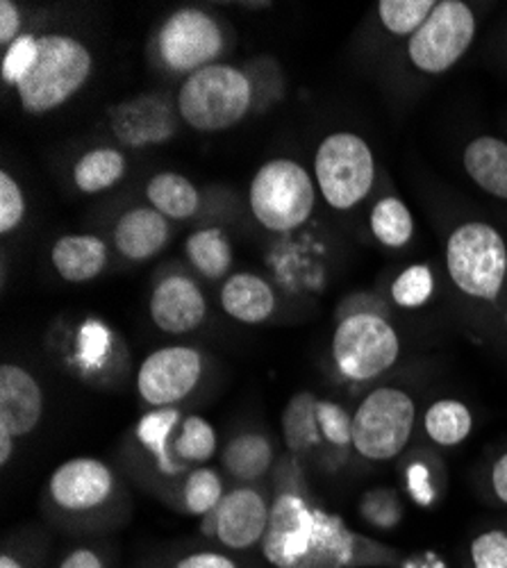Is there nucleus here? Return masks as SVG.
Wrapping results in <instances>:
<instances>
[{
	"mask_svg": "<svg viewBox=\"0 0 507 568\" xmlns=\"http://www.w3.org/2000/svg\"><path fill=\"white\" fill-rule=\"evenodd\" d=\"M372 232L383 246H389V248L405 246L414 234V219L407 205L396 196H387L378 201L372 212Z\"/></svg>",
	"mask_w": 507,
	"mask_h": 568,
	"instance_id": "obj_30",
	"label": "nucleus"
},
{
	"mask_svg": "<svg viewBox=\"0 0 507 568\" xmlns=\"http://www.w3.org/2000/svg\"><path fill=\"white\" fill-rule=\"evenodd\" d=\"M158 49L171 71L196 73L223 53V32L207 12L184 8L162 26Z\"/></svg>",
	"mask_w": 507,
	"mask_h": 568,
	"instance_id": "obj_9",
	"label": "nucleus"
},
{
	"mask_svg": "<svg viewBox=\"0 0 507 568\" xmlns=\"http://www.w3.org/2000/svg\"><path fill=\"white\" fill-rule=\"evenodd\" d=\"M359 514L372 528L392 530L400 524L403 507H400V500L394 491L376 489V491L364 494V498L359 503Z\"/></svg>",
	"mask_w": 507,
	"mask_h": 568,
	"instance_id": "obj_35",
	"label": "nucleus"
},
{
	"mask_svg": "<svg viewBox=\"0 0 507 568\" xmlns=\"http://www.w3.org/2000/svg\"><path fill=\"white\" fill-rule=\"evenodd\" d=\"M491 489L496 498L507 505V453H503L491 468Z\"/></svg>",
	"mask_w": 507,
	"mask_h": 568,
	"instance_id": "obj_44",
	"label": "nucleus"
},
{
	"mask_svg": "<svg viewBox=\"0 0 507 568\" xmlns=\"http://www.w3.org/2000/svg\"><path fill=\"white\" fill-rule=\"evenodd\" d=\"M125 169L128 162L123 153L114 149H94L78 160L73 169V182L82 194H101L125 175Z\"/></svg>",
	"mask_w": 507,
	"mask_h": 568,
	"instance_id": "obj_26",
	"label": "nucleus"
},
{
	"mask_svg": "<svg viewBox=\"0 0 507 568\" xmlns=\"http://www.w3.org/2000/svg\"><path fill=\"white\" fill-rule=\"evenodd\" d=\"M110 125L130 149L164 144L178 128L166 97H140L110 110Z\"/></svg>",
	"mask_w": 507,
	"mask_h": 568,
	"instance_id": "obj_14",
	"label": "nucleus"
},
{
	"mask_svg": "<svg viewBox=\"0 0 507 568\" xmlns=\"http://www.w3.org/2000/svg\"><path fill=\"white\" fill-rule=\"evenodd\" d=\"M316 420L321 437L337 448L353 446V416L333 400L316 403Z\"/></svg>",
	"mask_w": 507,
	"mask_h": 568,
	"instance_id": "obj_36",
	"label": "nucleus"
},
{
	"mask_svg": "<svg viewBox=\"0 0 507 568\" xmlns=\"http://www.w3.org/2000/svg\"><path fill=\"white\" fill-rule=\"evenodd\" d=\"M465 169L487 194L507 201V144L503 139H474L465 149Z\"/></svg>",
	"mask_w": 507,
	"mask_h": 568,
	"instance_id": "obj_21",
	"label": "nucleus"
},
{
	"mask_svg": "<svg viewBox=\"0 0 507 568\" xmlns=\"http://www.w3.org/2000/svg\"><path fill=\"white\" fill-rule=\"evenodd\" d=\"M19 30H21L19 8L10 3V0H3V3H0V43L10 45L14 39L21 37Z\"/></svg>",
	"mask_w": 507,
	"mask_h": 568,
	"instance_id": "obj_42",
	"label": "nucleus"
},
{
	"mask_svg": "<svg viewBox=\"0 0 507 568\" xmlns=\"http://www.w3.org/2000/svg\"><path fill=\"white\" fill-rule=\"evenodd\" d=\"M424 430L437 446H459L474 430V414L465 403L444 398L426 409Z\"/></svg>",
	"mask_w": 507,
	"mask_h": 568,
	"instance_id": "obj_25",
	"label": "nucleus"
},
{
	"mask_svg": "<svg viewBox=\"0 0 507 568\" xmlns=\"http://www.w3.org/2000/svg\"><path fill=\"white\" fill-rule=\"evenodd\" d=\"M435 277L426 264L405 268L392 284V298L405 310L422 307L433 298Z\"/></svg>",
	"mask_w": 507,
	"mask_h": 568,
	"instance_id": "obj_33",
	"label": "nucleus"
},
{
	"mask_svg": "<svg viewBox=\"0 0 507 568\" xmlns=\"http://www.w3.org/2000/svg\"><path fill=\"white\" fill-rule=\"evenodd\" d=\"M60 568H105V564H103V559L94 550L78 548V550L69 552L62 559Z\"/></svg>",
	"mask_w": 507,
	"mask_h": 568,
	"instance_id": "obj_43",
	"label": "nucleus"
},
{
	"mask_svg": "<svg viewBox=\"0 0 507 568\" xmlns=\"http://www.w3.org/2000/svg\"><path fill=\"white\" fill-rule=\"evenodd\" d=\"M173 568H240V566L227 555L212 552V550H201V552H192L187 557L178 559Z\"/></svg>",
	"mask_w": 507,
	"mask_h": 568,
	"instance_id": "obj_41",
	"label": "nucleus"
},
{
	"mask_svg": "<svg viewBox=\"0 0 507 568\" xmlns=\"http://www.w3.org/2000/svg\"><path fill=\"white\" fill-rule=\"evenodd\" d=\"M400 355V337L381 314H348L333 337L337 371L355 383H368L389 371Z\"/></svg>",
	"mask_w": 507,
	"mask_h": 568,
	"instance_id": "obj_7",
	"label": "nucleus"
},
{
	"mask_svg": "<svg viewBox=\"0 0 507 568\" xmlns=\"http://www.w3.org/2000/svg\"><path fill=\"white\" fill-rule=\"evenodd\" d=\"M51 260L62 280L82 284L105 271L108 246L97 234H67L53 246Z\"/></svg>",
	"mask_w": 507,
	"mask_h": 568,
	"instance_id": "obj_19",
	"label": "nucleus"
},
{
	"mask_svg": "<svg viewBox=\"0 0 507 568\" xmlns=\"http://www.w3.org/2000/svg\"><path fill=\"white\" fill-rule=\"evenodd\" d=\"M433 0H381L378 14L392 34H414L433 14Z\"/></svg>",
	"mask_w": 507,
	"mask_h": 568,
	"instance_id": "obj_31",
	"label": "nucleus"
},
{
	"mask_svg": "<svg viewBox=\"0 0 507 568\" xmlns=\"http://www.w3.org/2000/svg\"><path fill=\"white\" fill-rule=\"evenodd\" d=\"M178 423H182V416L175 407H158L144 414L140 423H136V439L155 457L158 468L164 476H178L184 468V464L178 462L173 455V437Z\"/></svg>",
	"mask_w": 507,
	"mask_h": 568,
	"instance_id": "obj_22",
	"label": "nucleus"
},
{
	"mask_svg": "<svg viewBox=\"0 0 507 568\" xmlns=\"http://www.w3.org/2000/svg\"><path fill=\"white\" fill-rule=\"evenodd\" d=\"M201 375L203 357L196 348L166 346L144 359L136 373V392L153 407H171L199 387Z\"/></svg>",
	"mask_w": 507,
	"mask_h": 568,
	"instance_id": "obj_10",
	"label": "nucleus"
},
{
	"mask_svg": "<svg viewBox=\"0 0 507 568\" xmlns=\"http://www.w3.org/2000/svg\"><path fill=\"white\" fill-rule=\"evenodd\" d=\"M314 201V182L294 160L266 162L251 182V212L273 232H290L303 225L312 216Z\"/></svg>",
	"mask_w": 507,
	"mask_h": 568,
	"instance_id": "obj_6",
	"label": "nucleus"
},
{
	"mask_svg": "<svg viewBox=\"0 0 507 568\" xmlns=\"http://www.w3.org/2000/svg\"><path fill=\"white\" fill-rule=\"evenodd\" d=\"M474 37V10L463 0H442L426 23L409 37V62L430 75L444 73L469 51Z\"/></svg>",
	"mask_w": 507,
	"mask_h": 568,
	"instance_id": "obj_8",
	"label": "nucleus"
},
{
	"mask_svg": "<svg viewBox=\"0 0 507 568\" xmlns=\"http://www.w3.org/2000/svg\"><path fill=\"white\" fill-rule=\"evenodd\" d=\"M505 325H507V310H505Z\"/></svg>",
	"mask_w": 507,
	"mask_h": 568,
	"instance_id": "obj_48",
	"label": "nucleus"
},
{
	"mask_svg": "<svg viewBox=\"0 0 507 568\" xmlns=\"http://www.w3.org/2000/svg\"><path fill=\"white\" fill-rule=\"evenodd\" d=\"M223 483L212 468H196L184 483V507L194 516H207L223 500Z\"/></svg>",
	"mask_w": 507,
	"mask_h": 568,
	"instance_id": "obj_32",
	"label": "nucleus"
},
{
	"mask_svg": "<svg viewBox=\"0 0 507 568\" xmlns=\"http://www.w3.org/2000/svg\"><path fill=\"white\" fill-rule=\"evenodd\" d=\"M474 568H507V532L487 530L471 541L469 548Z\"/></svg>",
	"mask_w": 507,
	"mask_h": 568,
	"instance_id": "obj_38",
	"label": "nucleus"
},
{
	"mask_svg": "<svg viewBox=\"0 0 507 568\" xmlns=\"http://www.w3.org/2000/svg\"><path fill=\"white\" fill-rule=\"evenodd\" d=\"M39 55V37L32 34H21L14 39L8 51L3 55V67H0V73H3V82L19 87V82L30 73Z\"/></svg>",
	"mask_w": 507,
	"mask_h": 568,
	"instance_id": "obj_37",
	"label": "nucleus"
},
{
	"mask_svg": "<svg viewBox=\"0 0 507 568\" xmlns=\"http://www.w3.org/2000/svg\"><path fill=\"white\" fill-rule=\"evenodd\" d=\"M271 507L260 491L240 487L223 496L214 511L203 520V532L216 537L230 550H246L262 544L268 526Z\"/></svg>",
	"mask_w": 507,
	"mask_h": 568,
	"instance_id": "obj_12",
	"label": "nucleus"
},
{
	"mask_svg": "<svg viewBox=\"0 0 507 568\" xmlns=\"http://www.w3.org/2000/svg\"><path fill=\"white\" fill-rule=\"evenodd\" d=\"M223 468L235 480L251 483L262 478L273 464V448L264 435L246 433L235 439H230L223 450Z\"/></svg>",
	"mask_w": 507,
	"mask_h": 568,
	"instance_id": "obj_24",
	"label": "nucleus"
},
{
	"mask_svg": "<svg viewBox=\"0 0 507 568\" xmlns=\"http://www.w3.org/2000/svg\"><path fill=\"white\" fill-rule=\"evenodd\" d=\"M43 414V394L34 377L14 364L0 366V428L14 437L30 435Z\"/></svg>",
	"mask_w": 507,
	"mask_h": 568,
	"instance_id": "obj_17",
	"label": "nucleus"
},
{
	"mask_svg": "<svg viewBox=\"0 0 507 568\" xmlns=\"http://www.w3.org/2000/svg\"><path fill=\"white\" fill-rule=\"evenodd\" d=\"M314 178L331 207L353 210L374 186V153L359 134H328L316 149Z\"/></svg>",
	"mask_w": 507,
	"mask_h": 568,
	"instance_id": "obj_5",
	"label": "nucleus"
},
{
	"mask_svg": "<svg viewBox=\"0 0 507 568\" xmlns=\"http://www.w3.org/2000/svg\"><path fill=\"white\" fill-rule=\"evenodd\" d=\"M110 351H112L110 327L97 318H89L87 323H82L78 333V353H75L78 362L89 371H97L105 364Z\"/></svg>",
	"mask_w": 507,
	"mask_h": 568,
	"instance_id": "obj_34",
	"label": "nucleus"
},
{
	"mask_svg": "<svg viewBox=\"0 0 507 568\" xmlns=\"http://www.w3.org/2000/svg\"><path fill=\"white\" fill-rule=\"evenodd\" d=\"M405 485L409 498L417 503L419 507H430L437 498V489L433 483V473L426 464L422 462H412L405 470Z\"/></svg>",
	"mask_w": 507,
	"mask_h": 568,
	"instance_id": "obj_40",
	"label": "nucleus"
},
{
	"mask_svg": "<svg viewBox=\"0 0 507 568\" xmlns=\"http://www.w3.org/2000/svg\"><path fill=\"white\" fill-rule=\"evenodd\" d=\"M251 78L230 64H210L184 80L178 93L182 121L199 132L237 125L253 105Z\"/></svg>",
	"mask_w": 507,
	"mask_h": 568,
	"instance_id": "obj_1",
	"label": "nucleus"
},
{
	"mask_svg": "<svg viewBox=\"0 0 507 568\" xmlns=\"http://www.w3.org/2000/svg\"><path fill=\"white\" fill-rule=\"evenodd\" d=\"M216 453V430L203 416L182 418L180 430L173 437V455L184 466L210 462Z\"/></svg>",
	"mask_w": 507,
	"mask_h": 568,
	"instance_id": "obj_29",
	"label": "nucleus"
},
{
	"mask_svg": "<svg viewBox=\"0 0 507 568\" xmlns=\"http://www.w3.org/2000/svg\"><path fill=\"white\" fill-rule=\"evenodd\" d=\"M316 530V509L301 494H278L268 511L262 557L273 568H298L307 557Z\"/></svg>",
	"mask_w": 507,
	"mask_h": 568,
	"instance_id": "obj_11",
	"label": "nucleus"
},
{
	"mask_svg": "<svg viewBox=\"0 0 507 568\" xmlns=\"http://www.w3.org/2000/svg\"><path fill=\"white\" fill-rule=\"evenodd\" d=\"M446 268L459 292L491 303L507 277V244L489 223H465L448 236Z\"/></svg>",
	"mask_w": 507,
	"mask_h": 568,
	"instance_id": "obj_3",
	"label": "nucleus"
},
{
	"mask_svg": "<svg viewBox=\"0 0 507 568\" xmlns=\"http://www.w3.org/2000/svg\"><path fill=\"white\" fill-rule=\"evenodd\" d=\"M366 541L357 539L355 532L337 514H328L324 509H316V530L310 546L307 557L298 564V568H355L364 566V555H374L381 548H364Z\"/></svg>",
	"mask_w": 507,
	"mask_h": 568,
	"instance_id": "obj_16",
	"label": "nucleus"
},
{
	"mask_svg": "<svg viewBox=\"0 0 507 568\" xmlns=\"http://www.w3.org/2000/svg\"><path fill=\"white\" fill-rule=\"evenodd\" d=\"M14 435L8 428H0V464L8 466V462L12 459L14 453Z\"/></svg>",
	"mask_w": 507,
	"mask_h": 568,
	"instance_id": "obj_45",
	"label": "nucleus"
},
{
	"mask_svg": "<svg viewBox=\"0 0 507 568\" xmlns=\"http://www.w3.org/2000/svg\"><path fill=\"white\" fill-rule=\"evenodd\" d=\"M316 398L310 392L296 394L283 412V437L292 453H303L321 444V430L316 420Z\"/></svg>",
	"mask_w": 507,
	"mask_h": 568,
	"instance_id": "obj_28",
	"label": "nucleus"
},
{
	"mask_svg": "<svg viewBox=\"0 0 507 568\" xmlns=\"http://www.w3.org/2000/svg\"><path fill=\"white\" fill-rule=\"evenodd\" d=\"M51 498L67 511H89L105 505L114 491V476L108 464L94 457L64 462L49 483Z\"/></svg>",
	"mask_w": 507,
	"mask_h": 568,
	"instance_id": "obj_13",
	"label": "nucleus"
},
{
	"mask_svg": "<svg viewBox=\"0 0 507 568\" xmlns=\"http://www.w3.org/2000/svg\"><path fill=\"white\" fill-rule=\"evenodd\" d=\"M87 45L67 34L39 37V55L17 91L28 114H45L64 105L91 75Z\"/></svg>",
	"mask_w": 507,
	"mask_h": 568,
	"instance_id": "obj_2",
	"label": "nucleus"
},
{
	"mask_svg": "<svg viewBox=\"0 0 507 568\" xmlns=\"http://www.w3.org/2000/svg\"><path fill=\"white\" fill-rule=\"evenodd\" d=\"M207 303L199 284L184 275L164 277L151 296V318L166 335H187L203 325Z\"/></svg>",
	"mask_w": 507,
	"mask_h": 568,
	"instance_id": "obj_15",
	"label": "nucleus"
},
{
	"mask_svg": "<svg viewBox=\"0 0 507 568\" xmlns=\"http://www.w3.org/2000/svg\"><path fill=\"white\" fill-rule=\"evenodd\" d=\"M26 216V199L10 173H0V232L8 234L21 225Z\"/></svg>",
	"mask_w": 507,
	"mask_h": 568,
	"instance_id": "obj_39",
	"label": "nucleus"
},
{
	"mask_svg": "<svg viewBox=\"0 0 507 568\" xmlns=\"http://www.w3.org/2000/svg\"><path fill=\"white\" fill-rule=\"evenodd\" d=\"M187 257L207 280H221L233 266V248L219 227H205L187 240Z\"/></svg>",
	"mask_w": 507,
	"mask_h": 568,
	"instance_id": "obj_27",
	"label": "nucleus"
},
{
	"mask_svg": "<svg viewBox=\"0 0 507 568\" xmlns=\"http://www.w3.org/2000/svg\"><path fill=\"white\" fill-rule=\"evenodd\" d=\"M146 196L153 210L175 221L192 219L201 207L199 189L184 175H178L171 171L158 173L155 178H151L146 186Z\"/></svg>",
	"mask_w": 507,
	"mask_h": 568,
	"instance_id": "obj_23",
	"label": "nucleus"
},
{
	"mask_svg": "<svg viewBox=\"0 0 507 568\" xmlns=\"http://www.w3.org/2000/svg\"><path fill=\"white\" fill-rule=\"evenodd\" d=\"M0 568H26V566L12 555H3V557H0Z\"/></svg>",
	"mask_w": 507,
	"mask_h": 568,
	"instance_id": "obj_47",
	"label": "nucleus"
},
{
	"mask_svg": "<svg viewBox=\"0 0 507 568\" xmlns=\"http://www.w3.org/2000/svg\"><path fill=\"white\" fill-rule=\"evenodd\" d=\"M169 221L153 207H132L116 221L114 246L132 262H146L169 244Z\"/></svg>",
	"mask_w": 507,
	"mask_h": 568,
	"instance_id": "obj_18",
	"label": "nucleus"
},
{
	"mask_svg": "<svg viewBox=\"0 0 507 568\" xmlns=\"http://www.w3.org/2000/svg\"><path fill=\"white\" fill-rule=\"evenodd\" d=\"M403 568H446L444 561L437 557V555H422L417 559H409Z\"/></svg>",
	"mask_w": 507,
	"mask_h": 568,
	"instance_id": "obj_46",
	"label": "nucleus"
},
{
	"mask_svg": "<svg viewBox=\"0 0 507 568\" xmlns=\"http://www.w3.org/2000/svg\"><path fill=\"white\" fill-rule=\"evenodd\" d=\"M417 403L396 387H378L353 414V448L372 462L398 457L414 433Z\"/></svg>",
	"mask_w": 507,
	"mask_h": 568,
	"instance_id": "obj_4",
	"label": "nucleus"
},
{
	"mask_svg": "<svg viewBox=\"0 0 507 568\" xmlns=\"http://www.w3.org/2000/svg\"><path fill=\"white\" fill-rule=\"evenodd\" d=\"M223 312L246 325L264 323L275 310L271 284L253 273H237L227 277L221 290Z\"/></svg>",
	"mask_w": 507,
	"mask_h": 568,
	"instance_id": "obj_20",
	"label": "nucleus"
}]
</instances>
